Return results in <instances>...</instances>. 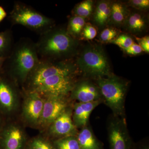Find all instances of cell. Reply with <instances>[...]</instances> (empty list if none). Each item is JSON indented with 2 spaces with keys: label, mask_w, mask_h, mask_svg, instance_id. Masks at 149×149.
Instances as JSON below:
<instances>
[{
  "label": "cell",
  "mask_w": 149,
  "mask_h": 149,
  "mask_svg": "<svg viewBox=\"0 0 149 149\" xmlns=\"http://www.w3.org/2000/svg\"><path fill=\"white\" fill-rule=\"evenodd\" d=\"M79 71L77 65L70 60L40 59L24 84L26 91L37 92L44 97H68Z\"/></svg>",
  "instance_id": "1"
},
{
  "label": "cell",
  "mask_w": 149,
  "mask_h": 149,
  "mask_svg": "<svg viewBox=\"0 0 149 149\" xmlns=\"http://www.w3.org/2000/svg\"><path fill=\"white\" fill-rule=\"evenodd\" d=\"M40 60L35 43L23 38L13 46L3 71L17 85H24Z\"/></svg>",
  "instance_id": "2"
},
{
  "label": "cell",
  "mask_w": 149,
  "mask_h": 149,
  "mask_svg": "<svg viewBox=\"0 0 149 149\" xmlns=\"http://www.w3.org/2000/svg\"><path fill=\"white\" fill-rule=\"evenodd\" d=\"M36 44L41 59L52 61L67 60L75 53L78 42L66 29L53 27L41 34Z\"/></svg>",
  "instance_id": "3"
},
{
  "label": "cell",
  "mask_w": 149,
  "mask_h": 149,
  "mask_svg": "<svg viewBox=\"0 0 149 149\" xmlns=\"http://www.w3.org/2000/svg\"><path fill=\"white\" fill-rule=\"evenodd\" d=\"M96 83L101 93L103 102L111 110L113 114L124 117L127 83L113 74L97 78Z\"/></svg>",
  "instance_id": "4"
},
{
  "label": "cell",
  "mask_w": 149,
  "mask_h": 149,
  "mask_svg": "<svg viewBox=\"0 0 149 149\" xmlns=\"http://www.w3.org/2000/svg\"><path fill=\"white\" fill-rule=\"evenodd\" d=\"M78 69L88 77H108L112 75L107 59L103 51L95 46L85 47L77 61Z\"/></svg>",
  "instance_id": "5"
},
{
  "label": "cell",
  "mask_w": 149,
  "mask_h": 149,
  "mask_svg": "<svg viewBox=\"0 0 149 149\" xmlns=\"http://www.w3.org/2000/svg\"><path fill=\"white\" fill-rule=\"evenodd\" d=\"M13 24H19L40 34L54 27L52 19L24 4L16 2L10 13Z\"/></svg>",
  "instance_id": "6"
},
{
  "label": "cell",
  "mask_w": 149,
  "mask_h": 149,
  "mask_svg": "<svg viewBox=\"0 0 149 149\" xmlns=\"http://www.w3.org/2000/svg\"><path fill=\"white\" fill-rule=\"evenodd\" d=\"M107 132L110 149H132L125 118L111 115L108 120Z\"/></svg>",
  "instance_id": "7"
},
{
  "label": "cell",
  "mask_w": 149,
  "mask_h": 149,
  "mask_svg": "<svg viewBox=\"0 0 149 149\" xmlns=\"http://www.w3.org/2000/svg\"><path fill=\"white\" fill-rule=\"evenodd\" d=\"M16 83L3 71L0 72V113L8 116L13 113L19 105Z\"/></svg>",
  "instance_id": "8"
},
{
  "label": "cell",
  "mask_w": 149,
  "mask_h": 149,
  "mask_svg": "<svg viewBox=\"0 0 149 149\" xmlns=\"http://www.w3.org/2000/svg\"><path fill=\"white\" fill-rule=\"evenodd\" d=\"M45 98L39 93L26 91L22 108V116L28 125L39 126Z\"/></svg>",
  "instance_id": "9"
},
{
  "label": "cell",
  "mask_w": 149,
  "mask_h": 149,
  "mask_svg": "<svg viewBox=\"0 0 149 149\" xmlns=\"http://www.w3.org/2000/svg\"><path fill=\"white\" fill-rule=\"evenodd\" d=\"M44 97L42 113L38 126L43 128H47L70 106L68 97L49 96Z\"/></svg>",
  "instance_id": "10"
},
{
  "label": "cell",
  "mask_w": 149,
  "mask_h": 149,
  "mask_svg": "<svg viewBox=\"0 0 149 149\" xmlns=\"http://www.w3.org/2000/svg\"><path fill=\"white\" fill-rule=\"evenodd\" d=\"M26 134L15 123H5L0 132V148L2 149H24L27 144Z\"/></svg>",
  "instance_id": "11"
},
{
  "label": "cell",
  "mask_w": 149,
  "mask_h": 149,
  "mask_svg": "<svg viewBox=\"0 0 149 149\" xmlns=\"http://www.w3.org/2000/svg\"><path fill=\"white\" fill-rule=\"evenodd\" d=\"M72 106L70 105L48 126L49 137L55 140L68 136H77L78 130L72 121Z\"/></svg>",
  "instance_id": "12"
},
{
  "label": "cell",
  "mask_w": 149,
  "mask_h": 149,
  "mask_svg": "<svg viewBox=\"0 0 149 149\" xmlns=\"http://www.w3.org/2000/svg\"><path fill=\"white\" fill-rule=\"evenodd\" d=\"M69 98L70 100L82 103L103 100L98 85L88 80L76 81L70 94Z\"/></svg>",
  "instance_id": "13"
},
{
  "label": "cell",
  "mask_w": 149,
  "mask_h": 149,
  "mask_svg": "<svg viewBox=\"0 0 149 149\" xmlns=\"http://www.w3.org/2000/svg\"><path fill=\"white\" fill-rule=\"evenodd\" d=\"M103 102V100L88 103L76 102L72 106V119L77 129L88 125L90 115L93 110Z\"/></svg>",
  "instance_id": "14"
},
{
  "label": "cell",
  "mask_w": 149,
  "mask_h": 149,
  "mask_svg": "<svg viewBox=\"0 0 149 149\" xmlns=\"http://www.w3.org/2000/svg\"><path fill=\"white\" fill-rule=\"evenodd\" d=\"M76 137L80 149H104L103 144L97 139L88 124L78 131Z\"/></svg>",
  "instance_id": "15"
},
{
  "label": "cell",
  "mask_w": 149,
  "mask_h": 149,
  "mask_svg": "<svg viewBox=\"0 0 149 149\" xmlns=\"http://www.w3.org/2000/svg\"><path fill=\"white\" fill-rule=\"evenodd\" d=\"M125 28L130 32L139 33L143 32L146 28L147 20L143 14L133 12L125 19Z\"/></svg>",
  "instance_id": "16"
},
{
  "label": "cell",
  "mask_w": 149,
  "mask_h": 149,
  "mask_svg": "<svg viewBox=\"0 0 149 149\" xmlns=\"http://www.w3.org/2000/svg\"><path fill=\"white\" fill-rule=\"evenodd\" d=\"M111 5L108 2L101 1L97 6L94 19L95 22L100 26H104L111 17Z\"/></svg>",
  "instance_id": "17"
},
{
  "label": "cell",
  "mask_w": 149,
  "mask_h": 149,
  "mask_svg": "<svg viewBox=\"0 0 149 149\" xmlns=\"http://www.w3.org/2000/svg\"><path fill=\"white\" fill-rule=\"evenodd\" d=\"M13 47V39L10 30L0 32V57L7 58Z\"/></svg>",
  "instance_id": "18"
},
{
  "label": "cell",
  "mask_w": 149,
  "mask_h": 149,
  "mask_svg": "<svg viewBox=\"0 0 149 149\" xmlns=\"http://www.w3.org/2000/svg\"><path fill=\"white\" fill-rule=\"evenodd\" d=\"M85 23L84 18L74 15L70 19L67 32L71 37L75 38L81 34L85 27Z\"/></svg>",
  "instance_id": "19"
},
{
  "label": "cell",
  "mask_w": 149,
  "mask_h": 149,
  "mask_svg": "<svg viewBox=\"0 0 149 149\" xmlns=\"http://www.w3.org/2000/svg\"><path fill=\"white\" fill-rule=\"evenodd\" d=\"M52 143L55 149H80L76 136L55 139Z\"/></svg>",
  "instance_id": "20"
},
{
  "label": "cell",
  "mask_w": 149,
  "mask_h": 149,
  "mask_svg": "<svg viewBox=\"0 0 149 149\" xmlns=\"http://www.w3.org/2000/svg\"><path fill=\"white\" fill-rule=\"evenodd\" d=\"M126 8L121 3H113L111 6V17L115 23L121 24L124 22L127 17Z\"/></svg>",
  "instance_id": "21"
},
{
  "label": "cell",
  "mask_w": 149,
  "mask_h": 149,
  "mask_svg": "<svg viewBox=\"0 0 149 149\" xmlns=\"http://www.w3.org/2000/svg\"><path fill=\"white\" fill-rule=\"evenodd\" d=\"M25 149H55L52 141L46 138L37 137L33 138L26 144Z\"/></svg>",
  "instance_id": "22"
},
{
  "label": "cell",
  "mask_w": 149,
  "mask_h": 149,
  "mask_svg": "<svg viewBox=\"0 0 149 149\" xmlns=\"http://www.w3.org/2000/svg\"><path fill=\"white\" fill-rule=\"evenodd\" d=\"M93 10V2L91 0L83 1L80 3L74 9V16L85 18L91 15Z\"/></svg>",
  "instance_id": "23"
},
{
  "label": "cell",
  "mask_w": 149,
  "mask_h": 149,
  "mask_svg": "<svg viewBox=\"0 0 149 149\" xmlns=\"http://www.w3.org/2000/svg\"><path fill=\"white\" fill-rule=\"evenodd\" d=\"M123 49L129 48L134 43L133 39L127 35H121L111 42Z\"/></svg>",
  "instance_id": "24"
},
{
  "label": "cell",
  "mask_w": 149,
  "mask_h": 149,
  "mask_svg": "<svg viewBox=\"0 0 149 149\" xmlns=\"http://www.w3.org/2000/svg\"><path fill=\"white\" fill-rule=\"evenodd\" d=\"M118 32L116 29L107 28L104 29L100 35V39L104 42H111L117 37Z\"/></svg>",
  "instance_id": "25"
},
{
  "label": "cell",
  "mask_w": 149,
  "mask_h": 149,
  "mask_svg": "<svg viewBox=\"0 0 149 149\" xmlns=\"http://www.w3.org/2000/svg\"><path fill=\"white\" fill-rule=\"evenodd\" d=\"M82 35L87 40H92L95 37L97 34V30L90 24L85 25L82 32Z\"/></svg>",
  "instance_id": "26"
},
{
  "label": "cell",
  "mask_w": 149,
  "mask_h": 149,
  "mask_svg": "<svg viewBox=\"0 0 149 149\" xmlns=\"http://www.w3.org/2000/svg\"><path fill=\"white\" fill-rule=\"evenodd\" d=\"M130 3L134 7L141 10H145L148 8L149 0H132Z\"/></svg>",
  "instance_id": "27"
},
{
  "label": "cell",
  "mask_w": 149,
  "mask_h": 149,
  "mask_svg": "<svg viewBox=\"0 0 149 149\" xmlns=\"http://www.w3.org/2000/svg\"><path fill=\"white\" fill-rule=\"evenodd\" d=\"M136 40L139 44V45L141 47L143 51L149 53V37L146 36L139 38L136 37Z\"/></svg>",
  "instance_id": "28"
},
{
  "label": "cell",
  "mask_w": 149,
  "mask_h": 149,
  "mask_svg": "<svg viewBox=\"0 0 149 149\" xmlns=\"http://www.w3.org/2000/svg\"><path fill=\"white\" fill-rule=\"evenodd\" d=\"M123 50L126 53L131 55L139 54L143 51L141 47L139 45L135 43H133L129 48Z\"/></svg>",
  "instance_id": "29"
},
{
  "label": "cell",
  "mask_w": 149,
  "mask_h": 149,
  "mask_svg": "<svg viewBox=\"0 0 149 149\" xmlns=\"http://www.w3.org/2000/svg\"><path fill=\"white\" fill-rule=\"evenodd\" d=\"M131 149H149V145L145 143L137 144L135 146L133 145Z\"/></svg>",
  "instance_id": "30"
},
{
  "label": "cell",
  "mask_w": 149,
  "mask_h": 149,
  "mask_svg": "<svg viewBox=\"0 0 149 149\" xmlns=\"http://www.w3.org/2000/svg\"><path fill=\"white\" fill-rule=\"evenodd\" d=\"M7 13L4 9L0 6V22L7 16Z\"/></svg>",
  "instance_id": "31"
},
{
  "label": "cell",
  "mask_w": 149,
  "mask_h": 149,
  "mask_svg": "<svg viewBox=\"0 0 149 149\" xmlns=\"http://www.w3.org/2000/svg\"><path fill=\"white\" fill-rule=\"evenodd\" d=\"M6 59L4 58L0 57V72L3 70V67Z\"/></svg>",
  "instance_id": "32"
},
{
  "label": "cell",
  "mask_w": 149,
  "mask_h": 149,
  "mask_svg": "<svg viewBox=\"0 0 149 149\" xmlns=\"http://www.w3.org/2000/svg\"><path fill=\"white\" fill-rule=\"evenodd\" d=\"M5 123V122L4 119V116L0 113V132H1Z\"/></svg>",
  "instance_id": "33"
}]
</instances>
